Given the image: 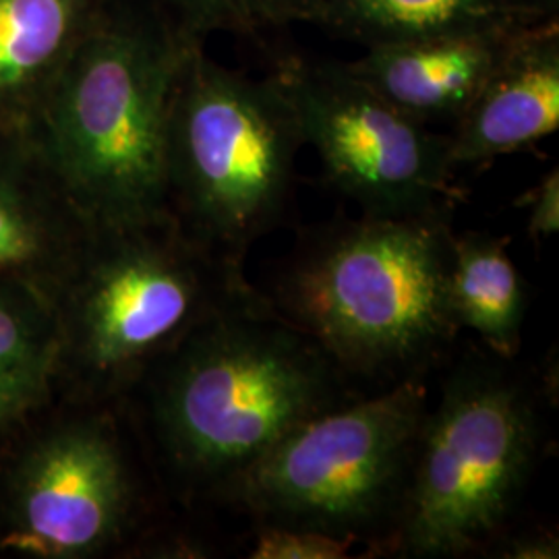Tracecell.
<instances>
[{
	"label": "cell",
	"mask_w": 559,
	"mask_h": 559,
	"mask_svg": "<svg viewBox=\"0 0 559 559\" xmlns=\"http://www.w3.org/2000/svg\"><path fill=\"white\" fill-rule=\"evenodd\" d=\"M508 239L454 235L448 309L460 332L473 330L501 359H516L526 316V288L508 255Z\"/></svg>",
	"instance_id": "obj_15"
},
{
	"label": "cell",
	"mask_w": 559,
	"mask_h": 559,
	"mask_svg": "<svg viewBox=\"0 0 559 559\" xmlns=\"http://www.w3.org/2000/svg\"><path fill=\"white\" fill-rule=\"evenodd\" d=\"M427 406L425 380L359 396L293 431L216 500L258 524L313 528L383 554Z\"/></svg>",
	"instance_id": "obj_7"
},
{
	"label": "cell",
	"mask_w": 559,
	"mask_h": 559,
	"mask_svg": "<svg viewBox=\"0 0 559 559\" xmlns=\"http://www.w3.org/2000/svg\"><path fill=\"white\" fill-rule=\"evenodd\" d=\"M258 293L242 265L191 239L173 216L94 226L57 299L59 380L85 399H112L200 323Z\"/></svg>",
	"instance_id": "obj_4"
},
{
	"label": "cell",
	"mask_w": 559,
	"mask_h": 559,
	"mask_svg": "<svg viewBox=\"0 0 559 559\" xmlns=\"http://www.w3.org/2000/svg\"><path fill=\"white\" fill-rule=\"evenodd\" d=\"M498 558L503 559H556L559 558L558 535L537 531V533H522L514 537H506L503 543H496Z\"/></svg>",
	"instance_id": "obj_20"
},
{
	"label": "cell",
	"mask_w": 559,
	"mask_h": 559,
	"mask_svg": "<svg viewBox=\"0 0 559 559\" xmlns=\"http://www.w3.org/2000/svg\"><path fill=\"white\" fill-rule=\"evenodd\" d=\"M328 180L362 216H419L452 210L448 135L400 112L346 62L284 60L274 73Z\"/></svg>",
	"instance_id": "obj_8"
},
{
	"label": "cell",
	"mask_w": 559,
	"mask_h": 559,
	"mask_svg": "<svg viewBox=\"0 0 559 559\" xmlns=\"http://www.w3.org/2000/svg\"><path fill=\"white\" fill-rule=\"evenodd\" d=\"M452 245L450 212L334 222L300 235L265 299L353 388L425 380L460 334L448 309Z\"/></svg>",
	"instance_id": "obj_2"
},
{
	"label": "cell",
	"mask_w": 559,
	"mask_h": 559,
	"mask_svg": "<svg viewBox=\"0 0 559 559\" xmlns=\"http://www.w3.org/2000/svg\"><path fill=\"white\" fill-rule=\"evenodd\" d=\"M57 302L17 280H0V394L46 400L59 381Z\"/></svg>",
	"instance_id": "obj_16"
},
{
	"label": "cell",
	"mask_w": 559,
	"mask_h": 559,
	"mask_svg": "<svg viewBox=\"0 0 559 559\" xmlns=\"http://www.w3.org/2000/svg\"><path fill=\"white\" fill-rule=\"evenodd\" d=\"M558 20V0H311L309 21L365 46L448 34L524 32Z\"/></svg>",
	"instance_id": "obj_14"
},
{
	"label": "cell",
	"mask_w": 559,
	"mask_h": 559,
	"mask_svg": "<svg viewBox=\"0 0 559 559\" xmlns=\"http://www.w3.org/2000/svg\"><path fill=\"white\" fill-rule=\"evenodd\" d=\"M302 145L274 75H240L207 57L203 40L191 41L166 133L168 212L191 239L242 265L282 221Z\"/></svg>",
	"instance_id": "obj_6"
},
{
	"label": "cell",
	"mask_w": 559,
	"mask_h": 559,
	"mask_svg": "<svg viewBox=\"0 0 559 559\" xmlns=\"http://www.w3.org/2000/svg\"><path fill=\"white\" fill-rule=\"evenodd\" d=\"M539 27V25H537ZM524 32L448 34L365 46L348 71L423 124L456 122Z\"/></svg>",
	"instance_id": "obj_11"
},
{
	"label": "cell",
	"mask_w": 559,
	"mask_h": 559,
	"mask_svg": "<svg viewBox=\"0 0 559 559\" xmlns=\"http://www.w3.org/2000/svg\"><path fill=\"white\" fill-rule=\"evenodd\" d=\"M92 230L32 133H0V280L29 284L57 302Z\"/></svg>",
	"instance_id": "obj_10"
},
{
	"label": "cell",
	"mask_w": 559,
	"mask_h": 559,
	"mask_svg": "<svg viewBox=\"0 0 559 559\" xmlns=\"http://www.w3.org/2000/svg\"><path fill=\"white\" fill-rule=\"evenodd\" d=\"M138 508V480L112 420L64 417L25 443L13 462L0 545L27 558H94L129 535Z\"/></svg>",
	"instance_id": "obj_9"
},
{
	"label": "cell",
	"mask_w": 559,
	"mask_h": 559,
	"mask_svg": "<svg viewBox=\"0 0 559 559\" xmlns=\"http://www.w3.org/2000/svg\"><path fill=\"white\" fill-rule=\"evenodd\" d=\"M162 13L189 36L214 32L261 34L309 21L311 0H152Z\"/></svg>",
	"instance_id": "obj_17"
},
{
	"label": "cell",
	"mask_w": 559,
	"mask_h": 559,
	"mask_svg": "<svg viewBox=\"0 0 559 559\" xmlns=\"http://www.w3.org/2000/svg\"><path fill=\"white\" fill-rule=\"evenodd\" d=\"M531 239H549L559 233V173L554 168L545 175L533 191L528 203V224Z\"/></svg>",
	"instance_id": "obj_19"
},
{
	"label": "cell",
	"mask_w": 559,
	"mask_h": 559,
	"mask_svg": "<svg viewBox=\"0 0 559 559\" xmlns=\"http://www.w3.org/2000/svg\"><path fill=\"white\" fill-rule=\"evenodd\" d=\"M193 40L152 0H106L48 92L29 133L92 226L170 216L166 133Z\"/></svg>",
	"instance_id": "obj_3"
},
{
	"label": "cell",
	"mask_w": 559,
	"mask_h": 559,
	"mask_svg": "<svg viewBox=\"0 0 559 559\" xmlns=\"http://www.w3.org/2000/svg\"><path fill=\"white\" fill-rule=\"evenodd\" d=\"M44 400L29 394H0V429L21 419L25 413L36 408Z\"/></svg>",
	"instance_id": "obj_21"
},
{
	"label": "cell",
	"mask_w": 559,
	"mask_h": 559,
	"mask_svg": "<svg viewBox=\"0 0 559 559\" xmlns=\"http://www.w3.org/2000/svg\"><path fill=\"white\" fill-rule=\"evenodd\" d=\"M145 378L164 456L187 489L210 498L293 431L360 396L263 293L200 323Z\"/></svg>",
	"instance_id": "obj_1"
},
{
	"label": "cell",
	"mask_w": 559,
	"mask_h": 559,
	"mask_svg": "<svg viewBox=\"0 0 559 559\" xmlns=\"http://www.w3.org/2000/svg\"><path fill=\"white\" fill-rule=\"evenodd\" d=\"M559 127V25L520 36L448 135L454 168L496 160L554 135Z\"/></svg>",
	"instance_id": "obj_12"
},
{
	"label": "cell",
	"mask_w": 559,
	"mask_h": 559,
	"mask_svg": "<svg viewBox=\"0 0 559 559\" xmlns=\"http://www.w3.org/2000/svg\"><path fill=\"white\" fill-rule=\"evenodd\" d=\"M543 441L539 394L512 360L464 357L438 404L427 406L383 554L460 558L498 543L535 475Z\"/></svg>",
	"instance_id": "obj_5"
},
{
	"label": "cell",
	"mask_w": 559,
	"mask_h": 559,
	"mask_svg": "<svg viewBox=\"0 0 559 559\" xmlns=\"http://www.w3.org/2000/svg\"><path fill=\"white\" fill-rule=\"evenodd\" d=\"M106 0H0V133L29 131Z\"/></svg>",
	"instance_id": "obj_13"
},
{
	"label": "cell",
	"mask_w": 559,
	"mask_h": 559,
	"mask_svg": "<svg viewBox=\"0 0 559 559\" xmlns=\"http://www.w3.org/2000/svg\"><path fill=\"white\" fill-rule=\"evenodd\" d=\"M355 540L313 528L258 524L251 559H344L350 558Z\"/></svg>",
	"instance_id": "obj_18"
}]
</instances>
